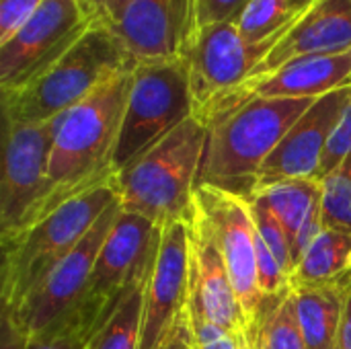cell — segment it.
I'll list each match as a JSON object with an SVG mask.
<instances>
[{
    "instance_id": "9a60e30c",
    "label": "cell",
    "mask_w": 351,
    "mask_h": 349,
    "mask_svg": "<svg viewBox=\"0 0 351 349\" xmlns=\"http://www.w3.org/2000/svg\"><path fill=\"white\" fill-rule=\"evenodd\" d=\"M189 298H193L214 323L245 346H251L247 321L230 282L218 237L197 202L189 218Z\"/></svg>"
},
{
    "instance_id": "f1b7e54d",
    "label": "cell",
    "mask_w": 351,
    "mask_h": 349,
    "mask_svg": "<svg viewBox=\"0 0 351 349\" xmlns=\"http://www.w3.org/2000/svg\"><path fill=\"white\" fill-rule=\"evenodd\" d=\"M348 156H351V101L348 103L346 111L341 113L335 130L329 136L323 163H321V179L333 173Z\"/></svg>"
},
{
    "instance_id": "d6a6232c",
    "label": "cell",
    "mask_w": 351,
    "mask_h": 349,
    "mask_svg": "<svg viewBox=\"0 0 351 349\" xmlns=\"http://www.w3.org/2000/svg\"><path fill=\"white\" fill-rule=\"evenodd\" d=\"M335 349H351V284L346 292V304H343V315L337 331V341Z\"/></svg>"
},
{
    "instance_id": "4fadbf2b",
    "label": "cell",
    "mask_w": 351,
    "mask_h": 349,
    "mask_svg": "<svg viewBox=\"0 0 351 349\" xmlns=\"http://www.w3.org/2000/svg\"><path fill=\"white\" fill-rule=\"evenodd\" d=\"M119 212L121 206L117 200L95 222V226L86 232V237L47 272V276L29 292V296L14 311H10L14 321L29 335L47 329L78 302L93 274L97 257L103 249V243L113 222L117 220Z\"/></svg>"
},
{
    "instance_id": "83f0119b",
    "label": "cell",
    "mask_w": 351,
    "mask_h": 349,
    "mask_svg": "<svg viewBox=\"0 0 351 349\" xmlns=\"http://www.w3.org/2000/svg\"><path fill=\"white\" fill-rule=\"evenodd\" d=\"M27 349H88L82 333L66 319H58L41 333L31 335Z\"/></svg>"
},
{
    "instance_id": "30bf717a",
    "label": "cell",
    "mask_w": 351,
    "mask_h": 349,
    "mask_svg": "<svg viewBox=\"0 0 351 349\" xmlns=\"http://www.w3.org/2000/svg\"><path fill=\"white\" fill-rule=\"evenodd\" d=\"M56 119L45 123L4 121V160L0 181V241L29 228L47 197V163Z\"/></svg>"
},
{
    "instance_id": "8992f818",
    "label": "cell",
    "mask_w": 351,
    "mask_h": 349,
    "mask_svg": "<svg viewBox=\"0 0 351 349\" xmlns=\"http://www.w3.org/2000/svg\"><path fill=\"white\" fill-rule=\"evenodd\" d=\"M162 228L138 214L119 212L78 302L64 315L90 346L121 302L148 280Z\"/></svg>"
},
{
    "instance_id": "8d00e7d4",
    "label": "cell",
    "mask_w": 351,
    "mask_h": 349,
    "mask_svg": "<svg viewBox=\"0 0 351 349\" xmlns=\"http://www.w3.org/2000/svg\"><path fill=\"white\" fill-rule=\"evenodd\" d=\"M245 349H253V348H245Z\"/></svg>"
},
{
    "instance_id": "52a82bcc",
    "label": "cell",
    "mask_w": 351,
    "mask_h": 349,
    "mask_svg": "<svg viewBox=\"0 0 351 349\" xmlns=\"http://www.w3.org/2000/svg\"><path fill=\"white\" fill-rule=\"evenodd\" d=\"M189 117L193 101L187 62L179 58L138 64L113 152L115 175Z\"/></svg>"
},
{
    "instance_id": "ffe728a7",
    "label": "cell",
    "mask_w": 351,
    "mask_h": 349,
    "mask_svg": "<svg viewBox=\"0 0 351 349\" xmlns=\"http://www.w3.org/2000/svg\"><path fill=\"white\" fill-rule=\"evenodd\" d=\"M351 282V232L325 228L304 251L290 278V288H317Z\"/></svg>"
},
{
    "instance_id": "4dcf8cb0",
    "label": "cell",
    "mask_w": 351,
    "mask_h": 349,
    "mask_svg": "<svg viewBox=\"0 0 351 349\" xmlns=\"http://www.w3.org/2000/svg\"><path fill=\"white\" fill-rule=\"evenodd\" d=\"M43 4V0H0V45L6 43Z\"/></svg>"
},
{
    "instance_id": "8fae6325",
    "label": "cell",
    "mask_w": 351,
    "mask_h": 349,
    "mask_svg": "<svg viewBox=\"0 0 351 349\" xmlns=\"http://www.w3.org/2000/svg\"><path fill=\"white\" fill-rule=\"evenodd\" d=\"M101 19L78 0H43L37 12L0 45V91H14L45 72ZM105 21V19H103Z\"/></svg>"
},
{
    "instance_id": "9c48e42d",
    "label": "cell",
    "mask_w": 351,
    "mask_h": 349,
    "mask_svg": "<svg viewBox=\"0 0 351 349\" xmlns=\"http://www.w3.org/2000/svg\"><path fill=\"white\" fill-rule=\"evenodd\" d=\"M278 37L249 43L234 21L202 27L183 58L189 70L193 117L206 125L216 105L249 78Z\"/></svg>"
},
{
    "instance_id": "ac0fdd59",
    "label": "cell",
    "mask_w": 351,
    "mask_h": 349,
    "mask_svg": "<svg viewBox=\"0 0 351 349\" xmlns=\"http://www.w3.org/2000/svg\"><path fill=\"white\" fill-rule=\"evenodd\" d=\"M346 49H351V0H319L282 31L247 80L267 76L296 58Z\"/></svg>"
},
{
    "instance_id": "2e32d148",
    "label": "cell",
    "mask_w": 351,
    "mask_h": 349,
    "mask_svg": "<svg viewBox=\"0 0 351 349\" xmlns=\"http://www.w3.org/2000/svg\"><path fill=\"white\" fill-rule=\"evenodd\" d=\"M113 27L138 64L179 60L195 37V0H134Z\"/></svg>"
},
{
    "instance_id": "5bb4252c",
    "label": "cell",
    "mask_w": 351,
    "mask_h": 349,
    "mask_svg": "<svg viewBox=\"0 0 351 349\" xmlns=\"http://www.w3.org/2000/svg\"><path fill=\"white\" fill-rule=\"evenodd\" d=\"M350 101L351 86L319 97L263 163L255 193L282 181L321 179V163L329 136Z\"/></svg>"
},
{
    "instance_id": "7a4b0ae2",
    "label": "cell",
    "mask_w": 351,
    "mask_h": 349,
    "mask_svg": "<svg viewBox=\"0 0 351 349\" xmlns=\"http://www.w3.org/2000/svg\"><path fill=\"white\" fill-rule=\"evenodd\" d=\"M138 68L113 23L97 21L45 72L21 88L2 91L6 123H45L84 101L107 80Z\"/></svg>"
},
{
    "instance_id": "484cf974",
    "label": "cell",
    "mask_w": 351,
    "mask_h": 349,
    "mask_svg": "<svg viewBox=\"0 0 351 349\" xmlns=\"http://www.w3.org/2000/svg\"><path fill=\"white\" fill-rule=\"evenodd\" d=\"M185 323H187V333H189V344L191 349H245L251 346H245L239 341L232 333H228L224 327L214 323L204 309L189 298L187 311H185Z\"/></svg>"
},
{
    "instance_id": "d6986e66",
    "label": "cell",
    "mask_w": 351,
    "mask_h": 349,
    "mask_svg": "<svg viewBox=\"0 0 351 349\" xmlns=\"http://www.w3.org/2000/svg\"><path fill=\"white\" fill-rule=\"evenodd\" d=\"M251 197L263 202L284 226L294 257V269L304 251L325 230L323 226V181L321 179H294L259 189ZM249 197V200H251Z\"/></svg>"
},
{
    "instance_id": "f546056e",
    "label": "cell",
    "mask_w": 351,
    "mask_h": 349,
    "mask_svg": "<svg viewBox=\"0 0 351 349\" xmlns=\"http://www.w3.org/2000/svg\"><path fill=\"white\" fill-rule=\"evenodd\" d=\"M249 2L251 0H195V33L212 23H237Z\"/></svg>"
},
{
    "instance_id": "e0dca14e",
    "label": "cell",
    "mask_w": 351,
    "mask_h": 349,
    "mask_svg": "<svg viewBox=\"0 0 351 349\" xmlns=\"http://www.w3.org/2000/svg\"><path fill=\"white\" fill-rule=\"evenodd\" d=\"M343 86H351V49L296 58L276 72L247 80L228 93L216 105L206 125L249 99H319Z\"/></svg>"
},
{
    "instance_id": "4316f807",
    "label": "cell",
    "mask_w": 351,
    "mask_h": 349,
    "mask_svg": "<svg viewBox=\"0 0 351 349\" xmlns=\"http://www.w3.org/2000/svg\"><path fill=\"white\" fill-rule=\"evenodd\" d=\"M251 208H253V218H255L257 232L261 234V239L267 243V247L276 255V259H278L280 267L284 269V274L288 278H292V274H294V257H292V245H290V239H288L284 226L280 224V220L271 214V210L263 202L251 197Z\"/></svg>"
},
{
    "instance_id": "7c38bea8",
    "label": "cell",
    "mask_w": 351,
    "mask_h": 349,
    "mask_svg": "<svg viewBox=\"0 0 351 349\" xmlns=\"http://www.w3.org/2000/svg\"><path fill=\"white\" fill-rule=\"evenodd\" d=\"M189 302V220L162 228L150 272L140 349H165L185 327Z\"/></svg>"
},
{
    "instance_id": "cb8c5ba5",
    "label": "cell",
    "mask_w": 351,
    "mask_h": 349,
    "mask_svg": "<svg viewBox=\"0 0 351 349\" xmlns=\"http://www.w3.org/2000/svg\"><path fill=\"white\" fill-rule=\"evenodd\" d=\"M257 349H306L292 290L276 298L267 309Z\"/></svg>"
},
{
    "instance_id": "277c9868",
    "label": "cell",
    "mask_w": 351,
    "mask_h": 349,
    "mask_svg": "<svg viewBox=\"0 0 351 349\" xmlns=\"http://www.w3.org/2000/svg\"><path fill=\"white\" fill-rule=\"evenodd\" d=\"M206 144L208 125L189 117L138 156L117 173L121 210L148 218L160 228L171 222L189 220Z\"/></svg>"
},
{
    "instance_id": "44dd1931",
    "label": "cell",
    "mask_w": 351,
    "mask_h": 349,
    "mask_svg": "<svg viewBox=\"0 0 351 349\" xmlns=\"http://www.w3.org/2000/svg\"><path fill=\"white\" fill-rule=\"evenodd\" d=\"M350 284L290 288L306 349H335Z\"/></svg>"
},
{
    "instance_id": "3957f363",
    "label": "cell",
    "mask_w": 351,
    "mask_h": 349,
    "mask_svg": "<svg viewBox=\"0 0 351 349\" xmlns=\"http://www.w3.org/2000/svg\"><path fill=\"white\" fill-rule=\"evenodd\" d=\"M317 99H249L208 123L197 185L243 197L255 193L263 163Z\"/></svg>"
},
{
    "instance_id": "7402d4cb",
    "label": "cell",
    "mask_w": 351,
    "mask_h": 349,
    "mask_svg": "<svg viewBox=\"0 0 351 349\" xmlns=\"http://www.w3.org/2000/svg\"><path fill=\"white\" fill-rule=\"evenodd\" d=\"M317 2L319 0H251L237 19L239 33L249 43L278 37Z\"/></svg>"
},
{
    "instance_id": "836d02e7",
    "label": "cell",
    "mask_w": 351,
    "mask_h": 349,
    "mask_svg": "<svg viewBox=\"0 0 351 349\" xmlns=\"http://www.w3.org/2000/svg\"><path fill=\"white\" fill-rule=\"evenodd\" d=\"M78 4H80V6L90 14V16H97V19H105V21H109L105 0H78ZM109 23H111V21H109Z\"/></svg>"
},
{
    "instance_id": "e575fe53",
    "label": "cell",
    "mask_w": 351,
    "mask_h": 349,
    "mask_svg": "<svg viewBox=\"0 0 351 349\" xmlns=\"http://www.w3.org/2000/svg\"><path fill=\"white\" fill-rule=\"evenodd\" d=\"M132 2H134V0H105L109 21H111V23H117L119 16L123 14V10H125Z\"/></svg>"
},
{
    "instance_id": "5b68a950",
    "label": "cell",
    "mask_w": 351,
    "mask_h": 349,
    "mask_svg": "<svg viewBox=\"0 0 351 349\" xmlns=\"http://www.w3.org/2000/svg\"><path fill=\"white\" fill-rule=\"evenodd\" d=\"M117 200L119 189L115 177L62 204L39 222L4 241L0 272L2 309L14 311Z\"/></svg>"
},
{
    "instance_id": "d4e9b609",
    "label": "cell",
    "mask_w": 351,
    "mask_h": 349,
    "mask_svg": "<svg viewBox=\"0 0 351 349\" xmlns=\"http://www.w3.org/2000/svg\"><path fill=\"white\" fill-rule=\"evenodd\" d=\"M323 181V226L351 232V156Z\"/></svg>"
},
{
    "instance_id": "ba28073f",
    "label": "cell",
    "mask_w": 351,
    "mask_h": 349,
    "mask_svg": "<svg viewBox=\"0 0 351 349\" xmlns=\"http://www.w3.org/2000/svg\"><path fill=\"white\" fill-rule=\"evenodd\" d=\"M195 202L206 212L212 228L218 237L230 282L239 296L247 331L253 349L259 346V333L265 319V304L269 302L259 288L257 274V228L253 218L251 200L212 187L197 185ZM274 300V298H271Z\"/></svg>"
},
{
    "instance_id": "d590c367",
    "label": "cell",
    "mask_w": 351,
    "mask_h": 349,
    "mask_svg": "<svg viewBox=\"0 0 351 349\" xmlns=\"http://www.w3.org/2000/svg\"><path fill=\"white\" fill-rule=\"evenodd\" d=\"M165 349H191V344H189V333H187V323H185V327L179 331V335L167 346Z\"/></svg>"
},
{
    "instance_id": "603a6c76",
    "label": "cell",
    "mask_w": 351,
    "mask_h": 349,
    "mask_svg": "<svg viewBox=\"0 0 351 349\" xmlns=\"http://www.w3.org/2000/svg\"><path fill=\"white\" fill-rule=\"evenodd\" d=\"M150 280V276H148ZM148 280H144L115 311L101 333L93 339L88 349H140L142 319Z\"/></svg>"
},
{
    "instance_id": "1f68e13d",
    "label": "cell",
    "mask_w": 351,
    "mask_h": 349,
    "mask_svg": "<svg viewBox=\"0 0 351 349\" xmlns=\"http://www.w3.org/2000/svg\"><path fill=\"white\" fill-rule=\"evenodd\" d=\"M31 335L14 321L12 313L2 309L0 317V349H27Z\"/></svg>"
},
{
    "instance_id": "6da1fadb",
    "label": "cell",
    "mask_w": 351,
    "mask_h": 349,
    "mask_svg": "<svg viewBox=\"0 0 351 349\" xmlns=\"http://www.w3.org/2000/svg\"><path fill=\"white\" fill-rule=\"evenodd\" d=\"M132 74L107 80L56 119L47 163V197L35 222L62 204L117 177L113 171V152Z\"/></svg>"
}]
</instances>
